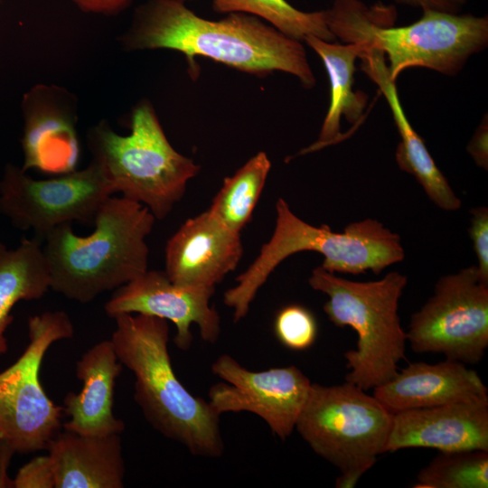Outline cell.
Wrapping results in <instances>:
<instances>
[{
	"instance_id": "cell-1",
	"label": "cell",
	"mask_w": 488,
	"mask_h": 488,
	"mask_svg": "<svg viewBox=\"0 0 488 488\" xmlns=\"http://www.w3.org/2000/svg\"><path fill=\"white\" fill-rule=\"evenodd\" d=\"M127 51L170 49L185 55L194 74L196 56L209 58L256 76L284 71L307 89L315 84L301 42L260 18L229 13L221 20L202 18L174 0H150L135 12L120 39Z\"/></svg>"
},
{
	"instance_id": "cell-2",
	"label": "cell",
	"mask_w": 488,
	"mask_h": 488,
	"mask_svg": "<svg viewBox=\"0 0 488 488\" xmlns=\"http://www.w3.org/2000/svg\"><path fill=\"white\" fill-rule=\"evenodd\" d=\"M155 220L142 203L111 195L98 210L89 235L75 234L71 223L54 228L42 246L50 288L87 304L139 277L148 269L145 238Z\"/></svg>"
},
{
	"instance_id": "cell-3",
	"label": "cell",
	"mask_w": 488,
	"mask_h": 488,
	"mask_svg": "<svg viewBox=\"0 0 488 488\" xmlns=\"http://www.w3.org/2000/svg\"><path fill=\"white\" fill-rule=\"evenodd\" d=\"M114 319L110 340L119 361L135 376L134 399L146 420L194 455L221 456L224 446L220 415L209 402L191 394L175 375L168 352L167 320L141 314Z\"/></svg>"
},
{
	"instance_id": "cell-4",
	"label": "cell",
	"mask_w": 488,
	"mask_h": 488,
	"mask_svg": "<svg viewBox=\"0 0 488 488\" xmlns=\"http://www.w3.org/2000/svg\"><path fill=\"white\" fill-rule=\"evenodd\" d=\"M391 9L360 0H334L325 10L326 23L335 38L358 43L387 55L390 79L409 68L422 67L453 76L471 55L488 43V18L423 11L418 21L392 25Z\"/></svg>"
},
{
	"instance_id": "cell-5",
	"label": "cell",
	"mask_w": 488,
	"mask_h": 488,
	"mask_svg": "<svg viewBox=\"0 0 488 488\" xmlns=\"http://www.w3.org/2000/svg\"><path fill=\"white\" fill-rule=\"evenodd\" d=\"M277 220L272 237L252 264L237 278V285L224 293L223 301L233 309L234 322L244 318L258 289L287 257L301 251L324 256L321 265L333 273L359 275L367 270L379 275L404 259L400 237L377 220L365 219L334 232L323 224L315 227L298 218L286 202L276 204Z\"/></svg>"
},
{
	"instance_id": "cell-6",
	"label": "cell",
	"mask_w": 488,
	"mask_h": 488,
	"mask_svg": "<svg viewBox=\"0 0 488 488\" xmlns=\"http://www.w3.org/2000/svg\"><path fill=\"white\" fill-rule=\"evenodd\" d=\"M407 282V277L398 271L376 281H352L322 266L314 268L308 279L313 289L328 296L324 305L328 319L337 327L351 326L357 333L356 349L343 354L350 369L345 381L365 391L393 379L405 358L407 333L398 308Z\"/></svg>"
},
{
	"instance_id": "cell-7",
	"label": "cell",
	"mask_w": 488,
	"mask_h": 488,
	"mask_svg": "<svg viewBox=\"0 0 488 488\" xmlns=\"http://www.w3.org/2000/svg\"><path fill=\"white\" fill-rule=\"evenodd\" d=\"M87 140L113 192L142 203L157 220L171 212L200 172V165L172 146L146 99L132 111L129 135H118L101 121L89 130Z\"/></svg>"
},
{
	"instance_id": "cell-8",
	"label": "cell",
	"mask_w": 488,
	"mask_h": 488,
	"mask_svg": "<svg viewBox=\"0 0 488 488\" xmlns=\"http://www.w3.org/2000/svg\"><path fill=\"white\" fill-rule=\"evenodd\" d=\"M393 417L354 384L312 383L296 428L315 454L340 470L335 486L352 488L386 453Z\"/></svg>"
},
{
	"instance_id": "cell-9",
	"label": "cell",
	"mask_w": 488,
	"mask_h": 488,
	"mask_svg": "<svg viewBox=\"0 0 488 488\" xmlns=\"http://www.w3.org/2000/svg\"><path fill=\"white\" fill-rule=\"evenodd\" d=\"M28 329L26 349L0 372V436L20 453L46 449L59 432L63 407L45 393L40 370L49 347L74 334L72 322L64 311L31 316Z\"/></svg>"
},
{
	"instance_id": "cell-10",
	"label": "cell",
	"mask_w": 488,
	"mask_h": 488,
	"mask_svg": "<svg viewBox=\"0 0 488 488\" xmlns=\"http://www.w3.org/2000/svg\"><path fill=\"white\" fill-rule=\"evenodd\" d=\"M418 353L444 354L446 359L476 364L488 347V284L477 267L440 277L434 294L411 315L407 333Z\"/></svg>"
},
{
	"instance_id": "cell-11",
	"label": "cell",
	"mask_w": 488,
	"mask_h": 488,
	"mask_svg": "<svg viewBox=\"0 0 488 488\" xmlns=\"http://www.w3.org/2000/svg\"><path fill=\"white\" fill-rule=\"evenodd\" d=\"M114 194L100 165L91 160L81 170L36 180L7 165L0 181V212L21 230L43 239L54 228L74 221L93 224L106 199Z\"/></svg>"
},
{
	"instance_id": "cell-12",
	"label": "cell",
	"mask_w": 488,
	"mask_h": 488,
	"mask_svg": "<svg viewBox=\"0 0 488 488\" xmlns=\"http://www.w3.org/2000/svg\"><path fill=\"white\" fill-rule=\"evenodd\" d=\"M223 382L209 390V404L221 416L250 412L260 417L272 433L285 440L296 427L312 382L296 366L251 371L228 354L211 365Z\"/></svg>"
},
{
	"instance_id": "cell-13",
	"label": "cell",
	"mask_w": 488,
	"mask_h": 488,
	"mask_svg": "<svg viewBox=\"0 0 488 488\" xmlns=\"http://www.w3.org/2000/svg\"><path fill=\"white\" fill-rule=\"evenodd\" d=\"M215 288L186 287L174 284L164 271L146 270L115 289L104 305L114 318L122 314H141L171 321L176 327L174 337L181 350L191 347V325L196 324L203 341L214 343L221 333L218 312L210 305Z\"/></svg>"
},
{
	"instance_id": "cell-14",
	"label": "cell",
	"mask_w": 488,
	"mask_h": 488,
	"mask_svg": "<svg viewBox=\"0 0 488 488\" xmlns=\"http://www.w3.org/2000/svg\"><path fill=\"white\" fill-rule=\"evenodd\" d=\"M22 169L64 174L76 170L80 159L77 99L67 89L38 84L23 98Z\"/></svg>"
},
{
	"instance_id": "cell-15",
	"label": "cell",
	"mask_w": 488,
	"mask_h": 488,
	"mask_svg": "<svg viewBox=\"0 0 488 488\" xmlns=\"http://www.w3.org/2000/svg\"><path fill=\"white\" fill-rule=\"evenodd\" d=\"M243 254L240 235L208 210L188 219L165 246V273L175 285L215 288Z\"/></svg>"
},
{
	"instance_id": "cell-16",
	"label": "cell",
	"mask_w": 488,
	"mask_h": 488,
	"mask_svg": "<svg viewBox=\"0 0 488 488\" xmlns=\"http://www.w3.org/2000/svg\"><path fill=\"white\" fill-rule=\"evenodd\" d=\"M413 447L488 451V399L394 414L386 452Z\"/></svg>"
},
{
	"instance_id": "cell-17",
	"label": "cell",
	"mask_w": 488,
	"mask_h": 488,
	"mask_svg": "<svg viewBox=\"0 0 488 488\" xmlns=\"http://www.w3.org/2000/svg\"><path fill=\"white\" fill-rule=\"evenodd\" d=\"M375 397L393 414L451 403L488 399L478 373L461 361L446 359L428 364L411 362L396 376L374 388Z\"/></svg>"
},
{
	"instance_id": "cell-18",
	"label": "cell",
	"mask_w": 488,
	"mask_h": 488,
	"mask_svg": "<svg viewBox=\"0 0 488 488\" xmlns=\"http://www.w3.org/2000/svg\"><path fill=\"white\" fill-rule=\"evenodd\" d=\"M123 364L111 340L89 348L76 363V376L82 381L80 392L64 398V413L70 419L65 430L85 436L120 434L125 424L113 414L114 387Z\"/></svg>"
},
{
	"instance_id": "cell-19",
	"label": "cell",
	"mask_w": 488,
	"mask_h": 488,
	"mask_svg": "<svg viewBox=\"0 0 488 488\" xmlns=\"http://www.w3.org/2000/svg\"><path fill=\"white\" fill-rule=\"evenodd\" d=\"M361 70L379 87L391 109L399 133L400 142L396 150L399 168L413 175L428 198L440 209L454 211L461 207V200L436 164L423 139L410 125L402 108L396 82L390 79L385 55L372 49L360 56Z\"/></svg>"
},
{
	"instance_id": "cell-20",
	"label": "cell",
	"mask_w": 488,
	"mask_h": 488,
	"mask_svg": "<svg viewBox=\"0 0 488 488\" xmlns=\"http://www.w3.org/2000/svg\"><path fill=\"white\" fill-rule=\"evenodd\" d=\"M55 488H122L125 464L119 434L57 433L47 448Z\"/></svg>"
},
{
	"instance_id": "cell-21",
	"label": "cell",
	"mask_w": 488,
	"mask_h": 488,
	"mask_svg": "<svg viewBox=\"0 0 488 488\" xmlns=\"http://www.w3.org/2000/svg\"><path fill=\"white\" fill-rule=\"evenodd\" d=\"M304 42L321 58L330 80V104L318 140L300 152L305 154L319 150L341 139L342 116L352 124L361 118L368 96L354 91L355 60L364 48L358 43L339 44L315 36H307Z\"/></svg>"
},
{
	"instance_id": "cell-22",
	"label": "cell",
	"mask_w": 488,
	"mask_h": 488,
	"mask_svg": "<svg viewBox=\"0 0 488 488\" xmlns=\"http://www.w3.org/2000/svg\"><path fill=\"white\" fill-rule=\"evenodd\" d=\"M49 289L50 273L39 238H23L14 249L0 241V355L8 349L5 333L14 305L40 299Z\"/></svg>"
},
{
	"instance_id": "cell-23",
	"label": "cell",
	"mask_w": 488,
	"mask_h": 488,
	"mask_svg": "<svg viewBox=\"0 0 488 488\" xmlns=\"http://www.w3.org/2000/svg\"><path fill=\"white\" fill-rule=\"evenodd\" d=\"M270 168L267 154L258 153L232 176L224 179L208 211L230 230L239 233L251 220Z\"/></svg>"
},
{
	"instance_id": "cell-24",
	"label": "cell",
	"mask_w": 488,
	"mask_h": 488,
	"mask_svg": "<svg viewBox=\"0 0 488 488\" xmlns=\"http://www.w3.org/2000/svg\"><path fill=\"white\" fill-rule=\"evenodd\" d=\"M218 13H245L266 20L286 36L304 42L315 36L327 42L336 38L326 23L325 10L303 12L286 0H212Z\"/></svg>"
},
{
	"instance_id": "cell-25",
	"label": "cell",
	"mask_w": 488,
	"mask_h": 488,
	"mask_svg": "<svg viewBox=\"0 0 488 488\" xmlns=\"http://www.w3.org/2000/svg\"><path fill=\"white\" fill-rule=\"evenodd\" d=\"M418 488H487L488 451L440 452L420 470Z\"/></svg>"
},
{
	"instance_id": "cell-26",
	"label": "cell",
	"mask_w": 488,
	"mask_h": 488,
	"mask_svg": "<svg viewBox=\"0 0 488 488\" xmlns=\"http://www.w3.org/2000/svg\"><path fill=\"white\" fill-rule=\"evenodd\" d=\"M274 330L279 342L286 347L303 351L314 343L317 322L306 307L291 304L281 308L276 315Z\"/></svg>"
},
{
	"instance_id": "cell-27",
	"label": "cell",
	"mask_w": 488,
	"mask_h": 488,
	"mask_svg": "<svg viewBox=\"0 0 488 488\" xmlns=\"http://www.w3.org/2000/svg\"><path fill=\"white\" fill-rule=\"evenodd\" d=\"M470 213L468 232L478 260L477 270L481 280L488 284V209L485 206L475 207Z\"/></svg>"
},
{
	"instance_id": "cell-28",
	"label": "cell",
	"mask_w": 488,
	"mask_h": 488,
	"mask_svg": "<svg viewBox=\"0 0 488 488\" xmlns=\"http://www.w3.org/2000/svg\"><path fill=\"white\" fill-rule=\"evenodd\" d=\"M14 488H55L49 455L37 456L22 466L13 479Z\"/></svg>"
},
{
	"instance_id": "cell-29",
	"label": "cell",
	"mask_w": 488,
	"mask_h": 488,
	"mask_svg": "<svg viewBox=\"0 0 488 488\" xmlns=\"http://www.w3.org/2000/svg\"><path fill=\"white\" fill-rule=\"evenodd\" d=\"M467 151L475 164L487 170L488 166V127L487 119H483L476 129L467 146Z\"/></svg>"
},
{
	"instance_id": "cell-30",
	"label": "cell",
	"mask_w": 488,
	"mask_h": 488,
	"mask_svg": "<svg viewBox=\"0 0 488 488\" xmlns=\"http://www.w3.org/2000/svg\"><path fill=\"white\" fill-rule=\"evenodd\" d=\"M396 3L413 7H419L422 11H437L450 14H458L467 0H395Z\"/></svg>"
},
{
	"instance_id": "cell-31",
	"label": "cell",
	"mask_w": 488,
	"mask_h": 488,
	"mask_svg": "<svg viewBox=\"0 0 488 488\" xmlns=\"http://www.w3.org/2000/svg\"><path fill=\"white\" fill-rule=\"evenodd\" d=\"M81 10L112 14L125 9L132 0H72Z\"/></svg>"
},
{
	"instance_id": "cell-32",
	"label": "cell",
	"mask_w": 488,
	"mask_h": 488,
	"mask_svg": "<svg viewBox=\"0 0 488 488\" xmlns=\"http://www.w3.org/2000/svg\"><path fill=\"white\" fill-rule=\"evenodd\" d=\"M14 453L13 446L0 436V488H14L13 479L8 476L7 469Z\"/></svg>"
},
{
	"instance_id": "cell-33",
	"label": "cell",
	"mask_w": 488,
	"mask_h": 488,
	"mask_svg": "<svg viewBox=\"0 0 488 488\" xmlns=\"http://www.w3.org/2000/svg\"><path fill=\"white\" fill-rule=\"evenodd\" d=\"M174 1H178V2H183V3H184V1H188V0H174Z\"/></svg>"
}]
</instances>
